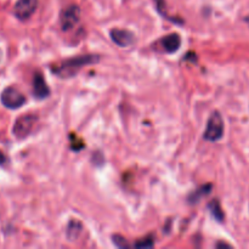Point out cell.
Instances as JSON below:
<instances>
[{
    "instance_id": "cell-1",
    "label": "cell",
    "mask_w": 249,
    "mask_h": 249,
    "mask_svg": "<svg viewBox=\"0 0 249 249\" xmlns=\"http://www.w3.org/2000/svg\"><path fill=\"white\" fill-rule=\"evenodd\" d=\"M97 61H99V57L95 55L78 56V57L68 58V60L62 61L58 65L53 66L51 70L55 73V75H58V77L71 78L77 74L84 66L92 65V63L97 62Z\"/></svg>"
},
{
    "instance_id": "cell-2",
    "label": "cell",
    "mask_w": 249,
    "mask_h": 249,
    "mask_svg": "<svg viewBox=\"0 0 249 249\" xmlns=\"http://www.w3.org/2000/svg\"><path fill=\"white\" fill-rule=\"evenodd\" d=\"M224 135V119L219 112H214L209 117L207 123L206 131H204V139L212 142L220 140Z\"/></svg>"
},
{
    "instance_id": "cell-3",
    "label": "cell",
    "mask_w": 249,
    "mask_h": 249,
    "mask_svg": "<svg viewBox=\"0 0 249 249\" xmlns=\"http://www.w3.org/2000/svg\"><path fill=\"white\" fill-rule=\"evenodd\" d=\"M36 122V114H23V116L18 117L17 121L15 122V125L12 131H14V135L17 139H24L31 134L32 129H33L34 124Z\"/></svg>"
},
{
    "instance_id": "cell-4",
    "label": "cell",
    "mask_w": 249,
    "mask_h": 249,
    "mask_svg": "<svg viewBox=\"0 0 249 249\" xmlns=\"http://www.w3.org/2000/svg\"><path fill=\"white\" fill-rule=\"evenodd\" d=\"M0 100H1L2 105L10 109L19 108V107L23 106L24 102H26V97H24L18 90L15 89V88L12 87L4 89V91L1 92Z\"/></svg>"
},
{
    "instance_id": "cell-5",
    "label": "cell",
    "mask_w": 249,
    "mask_h": 249,
    "mask_svg": "<svg viewBox=\"0 0 249 249\" xmlns=\"http://www.w3.org/2000/svg\"><path fill=\"white\" fill-rule=\"evenodd\" d=\"M80 19V9L77 5H70L61 11L60 22L63 31H70L74 28Z\"/></svg>"
},
{
    "instance_id": "cell-6",
    "label": "cell",
    "mask_w": 249,
    "mask_h": 249,
    "mask_svg": "<svg viewBox=\"0 0 249 249\" xmlns=\"http://www.w3.org/2000/svg\"><path fill=\"white\" fill-rule=\"evenodd\" d=\"M36 6H38V0H17L14 14L17 18L24 21L36 12Z\"/></svg>"
},
{
    "instance_id": "cell-7",
    "label": "cell",
    "mask_w": 249,
    "mask_h": 249,
    "mask_svg": "<svg viewBox=\"0 0 249 249\" xmlns=\"http://www.w3.org/2000/svg\"><path fill=\"white\" fill-rule=\"evenodd\" d=\"M111 39L121 48H128L135 41V36L128 29L114 28L111 31Z\"/></svg>"
},
{
    "instance_id": "cell-8",
    "label": "cell",
    "mask_w": 249,
    "mask_h": 249,
    "mask_svg": "<svg viewBox=\"0 0 249 249\" xmlns=\"http://www.w3.org/2000/svg\"><path fill=\"white\" fill-rule=\"evenodd\" d=\"M33 94L39 100L46 99L50 95V89L40 73H36L33 78Z\"/></svg>"
},
{
    "instance_id": "cell-9",
    "label": "cell",
    "mask_w": 249,
    "mask_h": 249,
    "mask_svg": "<svg viewBox=\"0 0 249 249\" xmlns=\"http://www.w3.org/2000/svg\"><path fill=\"white\" fill-rule=\"evenodd\" d=\"M180 45H181V38L177 33L168 34L167 36L162 39V46L167 53H175V51L179 50Z\"/></svg>"
},
{
    "instance_id": "cell-10",
    "label": "cell",
    "mask_w": 249,
    "mask_h": 249,
    "mask_svg": "<svg viewBox=\"0 0 249 249\" xmlns=\"http://www.w3.org/2000/svg\"><path fill=\"white\" fill-rule=\"evenodd\" d=\"M83 231V224L78 219H72L67 226V238L70 241H77Z\"/></svg>"
},
{
    "instance_id": "cell-11",
    "label": "cell",
    "mask_w": 249,
    "mask_h": 249,
    "mask_svg": "<svg viewBox=\"0 0 249 249\" xmlns=\"http://www.w3.org/2000/svg\"><path fill=\"white\" fill-rule=\"evenodd\" d=\"M212 187H213V186H212L211 184H208V185H204V186L199 187L198 190H196V191H195L194 194L190 195V197H189V202H190V203H197V202H198L199 199L202 198V197L207 196V195H208L209 192H211Z\"/></svg>"
},
{
    "instance_id": "cell-12",
    "label": "cell",
    "mask_w": 249,
    "mask_h": 249,
    "mask_svg": "<svg viewBox=\"0 0 249 249\" xmlns=\"http://www.w3.org/2000/svg\"><path fill=\"white\" fill-rule=\"evenodd\" d=\"M209 209H211V213L214 218L216 219L218 221H224V213H223V209H221L220 203L218 202V199H214L212 201V203L209 204Z\"/></svg>"
},
{
    "instance_id": "cell-13",
    "label": "cell",
    "mask_w": 249,
    "mask_h": 249,
    "mask_svg": "<svg viewBox=\"0 0 249 249\" xmlns=\"http://www.w3.org/2000/svg\"><path fill=\"white\" fill-rule=\"evenodd\" d=\"M153 245H155V241H153L152 236H147L146 238H142V240L138 241L134 246L138 248H148V247H152Z\"/></svg>"
},
{
    "instance_id": "cell-14",
    "label": "cell",
    "mask_w": 249,
    "mask_h": 249,
    "mask_svg": "<svg viewBox=\"0 0 249 249\" xmlns=\"http://www.w3.org/2000/svg\"><path fill=\"white\" fill-rule=\"evenodd\" d=\"M112 240H113V243L117 246V247H119V248L129 247V243L126 242L125 238L122 237V236L116 235V236H113V237H112Z\"/></svg>"
},
{
    "instance_id": "cell-15",
    "label": "cell",
    "mask_w": 249,
    "mask_h": 249,
    "mask_svg": "<svg viewBox=\"0 0 249 249\" xmlns=\"http://www.w3.org/2000/svg\"><path fill=\"white\" fill-rule=\"evenodd\" d=\"M155 2H156V7H157L158 12H160L163 17H165V18H169V17H168V14H167V10H165L164 0H155Z\"/></svg>"
},
{
    "instance_id": "cell-16",
    "label": "cell",
    "mask_w": 249,
    "mask_h": 249,
    "mask_svg": "<svg viewBox=\"0 0 249 249\" xmlns=\"http://www.w3.org/2000/svg\"><path fill=\"white\" fill-rule=\"evenodd\" d=\"M5 160H6V158H5V156L2 155L1 152H0V164H2V163H5Z\"/></svg>"
},
{
    "instance_id": "cell-17",
    "label": "cell",
    "mask_w": 249,
    "mask_h": 249,
    "mask_svg": "<svg viewBox=\"0 0 249 249\" xmlns=\"http://www.w3.org/2000/svg\"><path fill=\"white\" fill-rule=\"evenodd\" d=\"M247 21H248V22H249V17H248V18H247Z\"/></svg>"
}]
</instances>
